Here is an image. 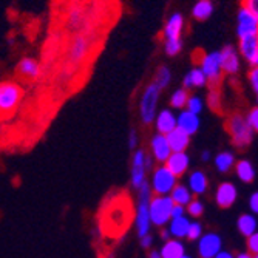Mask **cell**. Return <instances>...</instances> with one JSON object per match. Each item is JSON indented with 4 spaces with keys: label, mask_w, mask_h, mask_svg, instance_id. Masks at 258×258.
Listing matches in <instances>:
<instances>
[{
    "label": "cell",
    "mask_w": 258,
    "mask_h": 258,
    "mask_svg": "<svg viewBox=\"0 0 258 258\" xmlns=\"http://www.w3.org/2000/svg\"><path fill=\"white\" fill-rule=\"evenodd\" d=\"M133 220L135 210L128 194L116 192L114 195H108L101 206L99 232L107 238L116 240L130 229Z\"/></svg>",
    "instance_id": "cell-1"
},
{
    "label": "cell",
    "mask_w": 258,
    "mask_h": 258,
    "mask_svg": "<svg viewBox=\"0 0 258 258\" xmlns=\"http://www.w3.org/2000/svg\"><path fill=\"white\" fill-rule=\"evenodd\" d=\"M152 200V189L150 182L146 181L141 189L138 190V206L135 210V224H136V232L138 237H144L150 233L152 229V221H150V214H149V204Z\"/></svg>",
    "instance_id": "cell-2"
},
{
    "label": "cell",
    "mask_w": 258,
    "mask_h": 258,
    "mask_svg": "<svg viewBox=\"0 0 258 258\" xmlns=\"http://www.w3.org/2000/svg\"><path fill=\"white\" fill-rule=\"evenodd\" d=\"M23 99V88L16 81L0 82V119L13 114Z\"/></svg>",
    "instance_id": "cell-3"
},
{
    "label": "cell",
    "mask_w": 258,
    "mask_h": 258,
    "mask_svg": "<svg viewBox=\"0 0 258 258\" xmlns=\"http://www.w3.org/2000/svg\"><path fill=\"white\" fill-rule=\"evenodd\" d=\"M227 132L230 135V139H232V144L238 147V149H246L247 146L252 144V139H253V132L250 130V127L246 124L244 121V116L240 114V113H233L227 124Z\"/></svg>",
    "instance_id": "cell-4"
},
{
    "label": "cell",
    "mask_w": 258,
    "mask_h": 258,
    "mask_svg": "<svg viewBox=\"0 0 258 258\" xmlns=\"http://www.w3.org/2000/svg\"><path fill=\"white\" fill-rule=\"evenodd\" d=\"M159 95L161 90L153 82H150L143 91V96H141L139 101V116L144 125H150L155 121V116L158 113Z\"/></svg>",
    "instance_id": "cell-5"
},
{
    "label": "cell",
    "mask_w": 258,
    "mask_h": 258,
    "mask_svg": "<svg viewBox=\"0 0 258 258\" xmlns=\"http://www.w3.org/2000/svg\"><path fill=\"white\" fill-rule=\"evenodd\" d=\"M176 179L178 178L173 176L172 172L164 166V164H161V166H158L153 170V175H152V181H150L152 194L158 197H169L172 189L178 184Z\"/></svg>",
    "instance_id": "cell-6"
},
{
    "label": "cell",
    "mask_w": 258,
    "mask_h": 258,
    "mask_svg": "<svg viewBox=\"0 0 258 258\" xmlns=\"http://www.w3.org/2000/svg\"><path fill=\"white\" fill-rule=\"evenodd\" d=\"M173 207V201L170 197H152L149 204V214L152 224L158 227H166L170 221V212Z\"/></svg>",
    "instance_id": "cell-7"
},
{
    "label": "cell",
    "mask_w": 258,
    "mask_h": 258,
    "mask_svg": "<svg viewBox=\"0 0 258 258\" xmlns=\"http://www.w3.org/2000/svg\"><path fill=\"white\" fill-rule=\"evenodd\" d=\"M200 70L207 79V84L218 85L223 76L221 70V59H220V51H210L203 54L201 62H200Z\"/></svg>",
    "instance_id": "cell-8"
},
{
    "label": "cell",
    "mask_w": 258,
    "mask_h": 258,
    "mask_svg": "<svg viewBox=\"0 0 258 258\" xmlns=\"http://www.w3.org/2000/svg\"><path fill=\"white\" fill-rule=\"evenodd\" d=\"M146 155L147 152L144 149H136L133 152V156H132V166H130V185L132 189H135L136 192L141 189V185H143L146 181H147V170H146Z\"/></svg>",
    "instance_id": "cell-9"
},
{
    "label": "cell",
    "mask_w": 258,
    "mask_h": 258,
    "mask_svg": "<svg viewBox=\"0 0 258 258\" xmlns=\"http://www.w3.org/2000/svg\"><path fill=\"white\" fill-rule=\"evenodd\" d=\"M91 37L88 36V33H81L78 34L72 45H70L68 48V63L72 65H78L79 62L85 60L88 53H90V48H91Z\"/></svg>",
    "instance_id": "cell-10"
},
{
    "label": "cell",
    "mask_w": 258,
    "mask_h": 258,
    "mask_svg": "<svg viewBox=\"0 0 258 258\" xmlns=\"http://www.w3.org/2000/svg\"><path fill=\"white\" fill-rule=\"evenodd\" d=\"M258 34V16L240 7L237 13V36L238 39Z\"/></svg>",
    "instance_id": "cell-11"
},
{
    "label": "cell",
    "mask_w": 258,
    "mask_h": 258,
    "mask_svg": "<svg viewBox=\"0 0 258 258\" xmlns=\"http://www.w3.org/2000/svg\"><path fill=\"white\" fill-rule=\"evenodd\" d=\"M220 59H221V70L226 75H237L241 68V62H240V53L237 50V46L233 45H226L220 50Z\"/></svg>",
    "instance_id": "cell-12"
},
{
    "label": "cell",
    "mask_w": 258,
    "mask_h": 258,
    "mask_svg": "<svg viewBox=\"0 0 258 258\" xmlns=\"http://www.w3.org/2000/svg\"><path fill=\"white\" fill-rule=\"evenodd\" d=\"M223 249V240L218 233L207 232L198 240V253L201 258H214Z\"/></svg>",
    "instance_id": "cell-13"
},
{
    "label": "cell",
    "mask_w": 258,
    "mask_h": 258,
    "mask_svg": "<svg viewBox=\"0 0 258 258\" xmlns=\"http://www.w3.org/2000/svg\"><path fill=\"white\" fill-rule=\"evenodd\" d=\"M90 19H91V14L82 5L76 4L70 8V11L67 14L65 25L68 30H72V31H82L88 27Z\"/></svg>",
    "instance_id": "cell-14"
},
{
    "label": "cell",
    "mask_w": 258,
    "mask_h": 258,
    "mask_svg": "<svg viewBox=\"0 0 258 258\" xmlns=\"http://www.w3.org/2000/svg\"><path fill=\"white\" fill-rule=\"evenodd\" d=\"M16 70L17 75L28 82H36L42 76V63L34 57H22Z\"/></svg>",
    "instance_id": "cell-15"
},
{
    "label": "cell",
    "mask_w": 258,
    "mask_h": 258,
    "mask_svg": "<svg viewBox=\"0 0 258 258\" xmlns=\"http://www.w3.org/2000/svg\"><path fill=\"white\" fill-rule=\"evenodd\" d=\"M237 198H238V189L233 182L226 181L218 185V189L215 192V201L221 209H230L235 204Z\"/></svg>",
    "instance_id": "cell-16"
},
{
    "label": "cell",
    "mask_w": 258,
    "mask_h": 258,
    "mask_svg": "<svg viewBox=\"0 0 258 258\" xmlns=\"http://www.w3.org/2000/svg\"><path fill=\"white\" fill-rule=\"evenodd\" d=\"M237 50H238L240 56H243L244 60L252 68H256V65H258V34L240 39V45Z\"/></svg>",
    "instance_id": "cell-17"
},
{
    "label": "cell",
    "mask_w": 258,
    "mask_h": 258,
    "mask_svg": "<svg viewBox=\"0 0 258 258\" xmlns=\"http://www.w3.org/2000/svg\"><path fill=\"white\" fill-rule=\"evenodd\" d=\"M189 164H190V158L185 152H172L170 156L167 158V161L164 162V166L172 172L173 176L179 178L187 172Z\"/></svg>",
    "instance_id": "cell-18"
},
{
    "label": "cell",
    "mask_w": 258,
    "mask_h": 258,
    "mask_svg": "<svg viewBox=\"0 0 258 258\" xmlns=\"http://www.w3.org/2000/svg\"><path fill=\"white\" fill-rule=\"evenodd\" d=\"M184 25H185L184 16L178 11L172 13L167 17L166 23H164V28H162L164 39H179L184 31Z\"/></svg>",
    "instance_id": "cell-19"
},
{
    "label": "cell",
    "mask_w": 258,
    "mask_h": 258,
    "mask_svg": "<svg viewBox=\"0 0 258 258\" xmlns=\"http://www.w3.org/2000/svg\"><path fill=\"white\" fill-rule=\"evenodd\" d=\"M150 152H152V158L153 161L159 162V164H164L167 161V158L170 156L172 150L167 144V139L164 135H153L152 141H150Z\"/></svg>",
    "instance_id": "cell-20"
},
{
    "label": "cell",
    "mask_w": 258,
    "mask_h": 258,
    "mask_svg": "<svg viewBox=\"0 0 258 258\" xmlns=\"http://www.w3.org/2000/svg\"><path fill=\"white\" fill-rule=\"evenodd\" d=\"M201 125V119L198 114H194L187 110H182L178 116H176V128L184 132L185 135H195L200 130Z\"/></svg>",
    "instance_id": "cell-21"
},
{
    "label": "cell",
    "mask_w": 258,
    "mask_h": 258,
    "mask_svg": "<svg viewBox=\"0 0 258 258\" xmlns=\"http://www.w3.org/2000/svg\"><path fill=\"white\" fill-rule=\"evenodd\" d=\"M155 127H156V132L159 135H169L170 132H173L176 128V116L172 110L169 108H164V110H159L155 116Z\"/></svg>",
    "instance_id": "cell-22"
},
{
    "label": "cell",
    "mask_w": 258,
    "mask_h": 258,
    "mask_svg": "<svg viewBox=\"0 0 258 258\" xmlns=\"http://www.w3.org/2000/svg\"><path fill=\"white\" fill-rule=\"evenodd\" d=\"M166 139L172 152H185V149L190 144V136L178 128L166 135Z\"/></svg>",
    "instance_id": "cell-23"
},
{
    "label": "cell",
    "mask_w": 258,
    "mask_h": 258,
    "mask_svg": "<svg viewBox=\"0 0 258 258\" xmlns=\"http://www.w3.org/2000/svg\"><path fill=\"white\" fill-rule=\"evenodd\" d=\"M187 184H189L187 189L190 190L192 195H204L207 192V189H209V179H207L206 173L201 172V170L192 172L190 176H189V182H187Z\"/></svg>",
    "instance_id": "cell-24"
},
{
    "label": "cell",
    "mask_w": 258,
    "mask_h": 258,
    "mask_svg": "<svg viewBox=\"0 0 258 258\" xmlns=\"http://www.w3.org/2000/svg\"><path fill=\"white\" fill-rule=\"evenodd\" d=\"M207 85V79L200 70V67L192 68L189 73L182 78V88L184 90H192V88H203Z\"/></svg>",
    "instance_id": "cell-25"
},
{
    "label": "cell",
    "mask_w": 258,
    "mask_h": 258,
    "mask_svg": "<svg viewBox=\"0 0 258 258\" xmlns=\"http://www.w3.org/2000/svg\"><path fill=\"white\" fill-rule=\"evenodd\" d=\"M214 11H215V7L212 0H197L192 7V17L195 20L204 22L212 17Z\"/></svg>",
    "instance_id": "cell-26"
},
{
    "label": "cell",
    "mask_w": 258,
    "mask_h": 258,
    "mask_svg": "<svg viewBox=\"0 0 258 258\" xmlns=\"http://www.w3.org/2000/svg\"><path fill=\"white\" fill-rule=\"evenodd\" d=\"M159 253H161V258H181L185 253V246L182 244L181 240L170 238L169 241L164 243Z\"/></svg>",
    "instance_id": "cell-27"
},
{
    "label": "cell",
    "mask_w": 258,
    "mask_h": 258,
    "mask_svg": "<svg viewBox=\"0 0 258 258\" xmlns=\"http://www.w3.org/2000/svg\"><path fill=\"white\" fill-rule=\"evenodd\" d=\"M233 167H235V173H237L240 181H243L246 184H250L255 179V169H253L250 161L240 159L238 162H235V166H233Z\"/></svg>",
    "instance_id": "cell-28"
},
{
    "label": "cell",
    "mask_w": 258,
    "mask_h": 258,
    "mask_svg": "<svg viewBox=\"0 0 258 258\" xmlns=\"http://www.w3.org/2000/svg\"><path fill=\"white\" fill-rule=\"evenodd\" d=\"M169 197L173 201V204H178V206H182V207H185L194 200V195L190 194V190L187 189V185H184V184H176L172 189Z\"/></svg>",
    "instance_id": "cell-29"
},
{
    "label": "cell",
    "mask_w": 258,
    "mask_h": 258,
    "mask_svg": "<svg viewBox=\"0 0 258 258\" xmlns=\"http://www.w3.org/2000/svg\"><path fill=\"white\" fill-rule=\"evenodd\" d=\"M256 218L255 215H250V214H243L240 215L238 221H237V229L240 230L241 235H244L246 238L253 235V233H256Z\"/></svg>",
    "instance_id": "cell-30"
},
{
    "label": "cell",
    "mask_w": 258,
    "mask_h": 258,
    "mask_svg": "<svg viewBox=\"0 0 258 258\" xmlns=\"http://www.w3.org/2000/svg\"><path fill=\"white\" fill-rule=\"evenodd\" d=\"M190 221L187 217H181V218H175L169 221V232H170V237L175 240H181L185 238V233H187V227H189Z\"/></svg>",
    "instance_id": "cell-31"
},
{
    "label": "cell",
    "mask_w": 258,
    "mask_h": 258,
    "mask_svg": "<svg viewBox=\"0 0 258 258\" xmlns=\"http://www.w3.org/2000/svg\"><path fill=\"white\" fill-rule=\"evenodd\" d=\"M235 155L230 152H221L215 156V167L220 173H227L235 166Z\"/></svg>",
    "instance_id": "cell-32"
},
{
    "label": "cell",
    "mask_w": 258,
    "mask_h": 258,
    "mask_svg": "<svg viewBox=\"0 0 258 258\" xmlns=\"http://www.w3.org/2000/svg\"><path fill=\"white\" fill-rule=\"evenodd\" d=\"M172 82V72H170V68L167 65H161L158 68V72L155 75V81L153 84L162 91L164 88H167L169 84Z\"/></svg>",
    "instance_id": "cell-33"
},
{
    "label": "cell",
    "mask_w": 258,
    "mask_h": 258,
    "mask_svg": "<svg viewBox=\"0 0 258 258\" xmlns=\"http://www.w3.org/2000/svg\"><path fill=\"white\" fill-rule=\"evenodd\" d=\"M187 99H189V91L184 90V88H176V90L172 93L170 105H172V108L182 110V108H185Z\"/></svg>",
    "instance_id": "cell-34"
},
{
    "label": "cell",
    "mask_w": 258,
    "mask_h": 258,
    "mask_svg": "<svg viewBox=\"0 0 258 258\" xmlns=\"http://www.w3.org/2000/svg\"><path fill=\"white\" fill-rule=\"evenodd\" d=\"M182 50V39H166L164 40V51H166L167 56L173 57L176 54H179Z\"/></svg>",
    "instance_id": "cell-35"
},
{
    "label": "cell",
    "mask_w": 258,
    "mask_h": 258,
    "mask_svg": "<svg viewBox=\"0 0 258 258\" xmlns=\"http://www.w3.org/2000/svg\"><path fill=\"white\" fill-rule=\"evenodd\" d=\"M203 108H204V102H203V99L200 96H195V95L189 96V99H187V104H185V110L187 111H190V113L200 116Z\"/></svg>",
    "instance_id": "cell-36"
},
{
    "label": "cell",
    "mask_w": 258,
    "mask_h": 258,
    "mask_svg": "<svg viewBox=\"0 0 258 258\" xmlns=\"http://www.w3.org/2000/svg\"><path fill=\"white\" fill-rule=\"evenodd\" d=\"M185 212L194 218H200L204 214V204L200 200H192L185 206Z\"/></svg>",
    "instance_id": "cell-37"
},
{
    "label": "cell",
    "mask_w": 258,
    "mask_h": 258,
    "mask_svg": "<svg viewBox=\"0 0 258 258\" xmlns=\"http://www.w3.org/2000/svg\"><path fill=\"white\" fill-rule=\"evenodd\" d=\"M203 226L198 221H190L189 227H187V233H185V238H189L190 241H197L200 240V237L203 235Z\"/></svg>",
    "instance_id": "cell-38"
},
{
    "label": "cell",
    "mask_w": 258,
    "mask_h": 258,
    "mask_svg": "<svg viewBox=\"0 0 258 258\" xmlns=\"http://www.w3.org/2000/svg\"><path fill=\"white\" fill-rule=\"evenodd\" d=\"M244 121L253 133L258 132V108L256 107H253L247 111V114L244 116Z\"/></svg>",
    "instance_id": "cell-39"
},
{
    "label": "cell",
    "mask_w": 258,
    "mask_h": 258,
    "mask_svg": "<svg viewBox=\"0 0 258 258\" xmlns=\"http://www.w3.org/2000/svg\"><path fill=\"white\" fill-rule=\"evenodd\" d=\"M209 105H210V108L212 110H215V111H218L220 110V93L217 91V90H212L209 93Z\"/></svg>",
    "instance_id": "cell-40"
},
{
    "label": "cell",
    "mask_w": 258,
    "mask_h": 258,
    "mask_svg": "<svg viewBox=\"0 0 258 258\" xmlns=\"http://www.w3.org/2000/svg\"><path fill=\"white\" fill-rule=\"evenodd\" d=\"M247 252L250 255H258V233L247 237Z\"/></svg>",
    "instance_id": "cell-41"
},
{
    "label": "cell",
    "mask_w": 258,
    "mask_h": 258,
    "mask_svg": "<svg viewBox=\"0 0 258 258\" xmlns=\"http://www.w3.org/2000/svg\"><path fill=\"white\" fill-rule=\"evenodd\" d=\"M247 78H249V84L252 87V91L256 95L258 93V68H252Z\"/></svg>",
    "instance_id": "cell-42"
},
{
    "label": "cell",
    "mask_w": 258,
    "mask_h": 258,
    "mask_svg": "<svg viewBox=\"0 0 258 258\" xmlns=\"http://www.w3.org/2000/svg\"><path fill=\"white\" fill-rule=\"evenodd\" d=\"M241 7L252 14L258 16V0H241Z\"/></svg>",
    "instance_id": "cell-43"
},
{
    "label": "cell",
    "mask_w": 258,
    "mask_h": 258,
    "mask_svg": "<svg viewBox=\"0 0 258 258\" xmlns=\"http://www.w3.org/2000/svg\"><path fill=\"white\" fill-rule=\"evenodd\" d=\"M127 144H128V149H130V150H136V149H138V146H139V136H138L136 130H132V132H130Z\"/></svg>",
    "instance_id": "cell-44"
},
{
    "label": "cell",
    "mask_w": 258,
    "mask_h": 258,
    "mask_svg": "<svg viewBox=\"0 0 258 258\" xmlns=\"http://www.w3.org/2000/svg\"><path fill=\"white\" fill-rule=\"evenodd\" d=\"M181 217H185V207H182V206H178V204H173V207H172V212H170V220L181 218Z\"/></svg>",
    "instance_id": "cell-45"
},
{
    "label": "cell",
    "mask_w": 258,
    "mask_h": 258,
    "mask_svg": "<svg viewBox=\"0 0 258 258\" xmlns=\"http://www.w3.org/2000/svg\"><path fill=\"white\" fill-rule=\"evenodd\" d=\"M139 244L143 246L144 249L150 250V247L153 246V237H152V233H149V235H144V237H141V238H139Z\"/></svg>",
    "instance_id": "cell-46"
},
{
    "label": "cell",
    "mask_w": 258,
    "mask_h": 258,
    "mask_svg": "<svg viewBox=\"0 0 258 258\" xmlns=\"http://www.w3.org/2000/svg\"><path fill=\"white\" fill-rule=\"evenodd\" d=\"M249 207H250V212L252 215H255L258 212V194L253 192L249 198Z\"/></svg>",
    "instance_id": "cell-47"
},
{
    "label": "cell",
    "mask_w": 258,
    "mask_h": 258,
    "mask_svg": "<svg viewBox=\"0 0 258 258\" xmlns=\"http://www.w3.org/2000/svg\"><path fill=\"white\" fill-rule=\"evenodd\" d=\"M159 237H161V240L166 243V241H169L172 237H170V232H169V229H166V227H162L161 229V232H159Z\"/></svg>",
    "instance_id": "cell-48"
},
{
    "label": "cell",
    "mask_w": 258,
    "mask_h": 258,
    "mask_svg": "<svg viewBox=\"0 0 258 258\" xmlns=\"http://www.w3.org/2000/svg\"><path fill=\"white\" fill-rule=\"evenodd\" d=\"M214 258H235V255H233L232 252H229V250H220Z\"/></svg>",
    "instance_id": "cell-49"
},
{
    "label": "cell",
    "mask_w": 258,
    "mask_h": 258,
    "mask_svg": "<svg viewBox=\"0 0 258 258\" xmlns=\"http://www.w3.org/2000/svg\"><path fill=\"white\" fill-rule=\"evenodd\" d=\"M235 258H258V255H250L249 252H241V253L235 255Z\"/></svg>",
    "instance_id": "cell-50"
},
{
    "label": "cell",
    "mask_w": 258,
    "mask_h": 258,
    "mask_svg": "<svg viewBox=\"0 0 258 258\" xmlns=\"http://www.w3.org/2000/svg\"><path fill=\"white\" fill-rule=\"evenodd\" d=\"M210 158H212V153H210L209 150H204V152L201 153V159H203L204 162H207V161H209Z\"/></svg>",
    "instance_id": "cell-51"
},
{
    "label": "cell",
    "mask_w": 258,
    "mask_h": 258,
    "mask_svg": "<svg viewBox=\"0 0 258 258\" xmlns=\"http://www.w3.org/2000/svg\"><path fill=\"white\" fill-rule=\"evenodd\" d=\"M149 258H161V253H159V250H155V249L149 250Z\"/></svg>",
    "instance_id": "cell-52"
},
{
    "label": "cell",
    "mask_w": 258,
    "mask_h": 258,
    "mask_svg": "<svg viewBox=\"0 0 258 258\" xmlns=\"http://www.w3.org/2000/svg\"><path fill=\"white\" fill-rule=\"evenodd\" d=\"M181 258H192V256H190V255H185V253H184V255H182Z\"/></svg>",
    "instance_id": "cell-53"
}]
</instances>
